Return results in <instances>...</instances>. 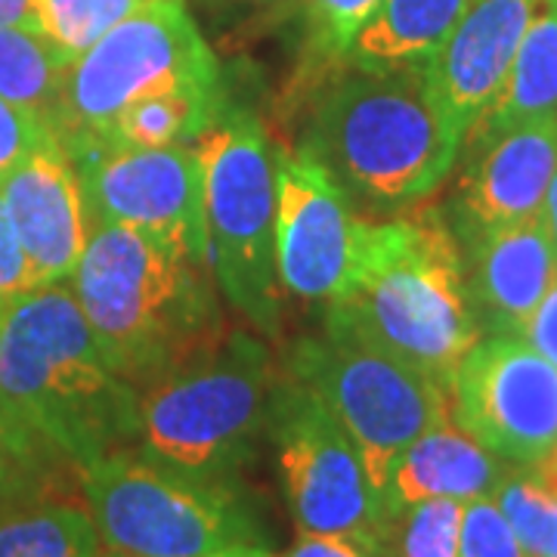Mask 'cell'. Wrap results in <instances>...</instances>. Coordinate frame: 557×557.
I'll return each mask as SVG.
<instances>
[{
    "label": "cell",
    "mask_w": 557,
    "mask_h": 557,
    "mask_svg": "<svg viewBox=\"0 0 557 557\" xmlns=\"http://www.w3.org/2000/svg\"><path fill=\"white\" fill-rule=\"evenodd\" d=\"M139 394L102 357L65 282L40 285L0 313V424L35 471H84L137 443Z\"/></svg>",
    "instance_id": "cell-1"
},
{
    "label": "cell",
    "mask_w": 557,
    "mask_h": 557,
    "mask_svg": "<svg viewBox=\"0 0 557 557\" xmlns=\"http://www.w3.org/2000/svg\"><path fill=\"white\" fill-rule=\"evenodd\" d=\"M325 307V332L399 359L443 387L480 341L465 255L440 208L362 220L347 285Z\"/></svg>",
    "instance_id": "cell-2"
},
{
    "label": "cell",
    "mask_w": 557,
    "mask_h": 557,
    "mask_svg": "<svg viewBox=\"0 0 557 557\" xmlns=\"http://www.w3.org/2000/svg\"><path fill=\"white\" fill-rule=\"evenodd\" d=\"M201 267L134 226L97 223L65 278L102 357L137 394L214 344Z\"/></svg>",
    "instance_id": "cell-3"
},
{
    "label": "cell",
    "mask_w": 557,
    "mask_h": 557,
    "mask_svg": "<svg viewBox=\"0 0 557 557\" xmlns=\"http://www.w3.org/2000/svg\"><path fill=\"white\" fill-rule=\"evenodd\" d=\"M461 134L421 69L338 78L313 109L307 152L347 196L399 208L434 193L458 159Z\"/></svg>",
    "instance_id": "cell-4"
},
{
    "label": "cell",
    "mask_w": 557,
    "mask_h": 557,
    "mask_svg": "<svg viewBox=\"0 0 557 557\" xmlns=\"http://www.w3.org/2000/svg\"><path fill=\"white\" fill-rule=\"evenodd\" d=\"M282 379L251 335L211 344L139 391L137 443L156 461L193 478L220 480L270 434Z\"/></svg>",
    "instance_id": "cell-5"
},
{
    "label": "cell",
    "mask_w": 557,
    "mask_h": 557,
    "mask_svg": "<svg viewBox=\"0 0 557 557\" xmlns=\"http://www.w3.org/2000/svg\"><path fill=\"white\" fill-rule=\"evenodd\" d=\"M102 557H205L251 536L218 480L119 449L81 471Z\"/></svg>",
    "instance_id": "cell-6"
},
{
    "label": "cell",
    "mask_w": 557,
    "mask_h": 557,
    "mask_svg": "<svg viewBox=\"0 0 557 557\" xmlns=\"http://www.w3.org/2000/svg\"><path fill=\"white\" fill-rule=\"evenodd\" d=\"M196 152L205 186L208 263L242 317L276 335V174L267 137L255 119L230 115L201 134Z\"/></svg>",
    "instance_id": "cell-7"
},
{
    "label": "cell",
    "mask_w": 557,
    "mask_h": 557,
    "mask_svg": "<svg viewBox=\"0 0 557 557\" xmlns=\"http://www.w3.org/2000/svg\"><path fill=\"white\" fill-rule=\"evenodd\" d=\"M292 379L338 418L384 508L387 480L403 449L453 418L449 391L440 381L335 332L295 344Z\"/></svg>",
    "instance_id": "cell-8"
},
{
    "label": "cell",
    "mask_w": 557,
    "mask_h": 557,
    "mask_svg": "<svg viewBox=\"0 0 557 557\" xmlns=\"http://www.w3.org/2000/svg\"><path fill=\"white\" fill-rule=\"evenodd\" d=\"M164 90H220L218 60L183 0H143L62 84L57 137H102L124 106Z\"/></svg>",
    "instance_id": "cell-9"
},
{
    "label": "cell",
    "mask_w": 557,
    "mask_h": 557,
    "mask_svg": "<svg viewBox=\"0 0 557 557\" xmlns=\"http://www.w3.org/2000/svg\"><path fill=\"white\" fill-rule=\"evenodd\" d=\"M270 437L300 533H341L387 545L394 518L375 496L354 440L298 379L278 387Z\"/></svg>",
    "instance_id": "cell-10"
},
{
    "label": "cell",
    "mask_w": 557,
    "mask_h": 557,
    "mask_svg": "<svg viewBox=\"0 0 557 557\" xmlns=\"http://www.w3.org/2000/svg\"><path fill=\"white\" fill-rule=\"evenodd\" d=\"M78 171L97 223H124L208 263L205 186L196 149L112 146L100 137L60 139Z\"/></svg>",
    "instance_id": "cell-11"
},
{
    "label": "cell",
    "mask_w": 557,
    "mask_h": 557,
    "mask_svg": "<svg viewBox=\"0 0 557 557\" xmlns=\"http://www.w3.org/2000/svg\"><path fill=\"white\" fill-rule=\"evenodd\" d=\"M453 421L520 468L557 446V366L515 335L480 338L449 381Z\"/></svg>",
    "instance_id": "cell-12"
},
{
    "label": "cell",
    "mask_w": 557,
    "mask_h": 557,
    "mask_svg": "<svg viewBox=\"0 0 557 557\" xmlns=\"http://www.w3.org/2000/svg\"><path fill=\"white\" fill-rule=\"evenodd\" d=\"M276 174V276L292 295L307 300H335L347 285L357 255L359 223L350 196L325 164L300 152H278Z\"/></svg>",
    "instance_id": "cell-13"
},
{
    "label": "cell",
    "mask_w": 557,
    "mask_h": 557,
    "mask_svg": "<svg viewBox=\"0 0 557 557\" xmlns=\"http://www.w3.org/2000/svg\"><path fill=\"white\" fill-rule=\"evenodd\" d=\"M471 159L456 193L458 233L465 242L542 214L557 171V124L530 121L465 137Z\"/></svg>",
    "instance_id": "cell-14"
},
{
    "label": "cell",
    "mask_w": 557,
    "mask_h": 557,
    "mask_svg": "<svg viewBox=\"0 0 557 557\" xmlns=\"http://www.w3.org/2000/svg\"><path fill=\"white\" fill-rule=\"evenodd\" d=\"M0 199L40 285L65 282L90 239L78 171L53 134L0 177Z\"/></svg>",
    "instance_id": "cell-15"
},
{
    "label": "cell",
    "mask_w": 557,
    "mask_h": 557,
    "mask_svg": "<svg viewBox=\"0 0 557 557\" xmlns=\"http://www.w3.org/2000/svg\"><path fill=\"white\" fill-rule=\"evenodd\" d=\"M542 0H474L421 65L424 84L461 139L493 106Z\"/></svg>",
    "instance_id": "cell-16"
},
{
    "label": "cell",
    "mask_w": 557,
    "mask_h": 557,
    "mask_svg": "<svg viewBox=\"0 0 557 557\" xmlns=\"http://www.w3.org/2000/svg\"><path fill=\"white\" fill-rule=\"evenodd\" d=\"M557 278L542 214L468 242L465 285L480 332L520 338Z\"/></svg>",
    "instance_id": "cell-17"
},
{
    "label": "cell",
    "mask_w": 557,
    "mask_h": 557,
    "mask_svg": "<svg viewBox=\"0 0 557 557\" xmlns=\"http://www.w3.org/2000/svg\"><path fill=\"white\" fill-rule=\"evenodd\" d=\"M508 474L505 458L493 456L449 418L403 449L387 480V511L399 518L434 498H493Z\"/></svg>",
    "instance_id": "cell-18"
},
{
    "label": "cell",
    "mask_w": 557,
    "mask_h": 557,
    "mask_svg": "<svg viewBox=\"0 0 557 557\" xmlns=\"http://www.w3.org/2000/svg\"><path fill=\"white\" fill-rule=\"evenodd\" d=\"M474 0H381L347 57L362 72L421 69L453 35Z\"/></svg>",
    "instance_id": "cell-19"
},
{
    "label": "cell",
    "mask_w": 557,
    "mask_h": 557,
    "mask_svg": "<svg viewBox=\"0 0 557 557\" xmlns=\"http://www.w3.org/2000/svg\"><path fill=\"white\" fill-rule=\"evenodd\" d=\"M530 121L557 124V0H542L502 94L465 137Z\"/></svg>",
    "instance_id": "cell-20"
},
{
    "label": "cell",
    "mask_w": 557,
    "mask_h": 557,
    "mask_svg": "<svg viewBox=\"0 0 557 557\" xmlns=\"http://www.w3.org/2000/svg\"><path fill=\"white\" fill-rule=\"evenodd\" d=\"M0 498V557H102L87 502L22 496Z\"/></svg>",
    "instance_id": "cell-21"
},
{
    "label": "cell",
    "mask_w": 557,
    "mask_h": 557,
    "mask_svg": "<svg viewBox=\"0 0 557 557\" xmlns=\"http://www.w3.org/2000/svg\"><path fill=\"white\" fill-rule=\"evenodd\" d=\"M218 115L220 90H164L124 106L100 139L137 149L186 146L214 127Z\"/></svg>",
    "instance_id": "cell-22"
},
{
    "label": "cell",
    "mask_w": 557,
    "mask_h": 557,
    "mask_svg": "<svg viewBox=\"0 0 557 557\" xmlns=\"http://www.w3.org/2000/svg\"><path fill=\"white\" fill-rule=\"evenodd\" d=\"M75 62L44 35L0 25V97L57 124L62 84ZM57 134V131H53Z\"/></svg>",
    "instance_id": "cell-23"
},
{
    "label": "cell",
    "mask_w": 557,
    "mask_h": 557,
    "mask_svg": "<svg viewBox=\"0 0 557 557\" xmlns=\"http://www.w3.org/2000/svg\"><path fill=\"white\" fill-rule=\"evenodd\" d=\"M38 32L78 62L97 40L127 20L143 0H35Z\"/></svg>",
    "instance_id": "cell-24"
},
{
    "label": "cell",
    "mask_w": 557,
    "mask_h": 557,
    "mask_svg": "<svg viewBox=\"0 0 557 557\" xmlns=\"http://www.w3.org/2000/svg\"><path fill=\"white\" fill-rule=\"evenodd\" d=\"M493 502L505 515L508 527L515 530L527 555L552 557V542L557 533V502L539 486L527 468L502 480Z\"/></svg>",
    "instance_id": "cell-25"
},
{
    "label": "cell",
    "mask_w": 557,
    "mask_h": 557,
    "mask_svg": "<svg viewBox=\"0 0 557 557\" xmlns=\"http://www.w3.org/2000/svg\"><path fill=\"white\" fill-rule=\"evenodd\" d=\"M461 515L465 502L434 498L406 511L403 557H461Z\"/></svg>",
    "instance_id": "cell-26"
},
{
    "label": "cell",
    "mask_w": 557,
    "mask_h": 557,
    "mask_svg": "<svg viewBox=\"0 0 557 557\" xmlns=\"http://www.w3.org/2000/svg\"><path fill=\"white\" fill-rule=\"evenodd\" d=\"M461 557H530L493 498L465 502Z\"/></svg>",
    "instance_id": "cell-27"
},
{
    "label": "cell",
    "mask_w": 557,
    "mask_h": 557,
    "mask_svg": "<svg viewBox=\"0 0 557 557\" xmlns=\"http://www.w3.org/2000/svg\"><path fill=\"white\" fill-rule=\"evenodd\" d=\"M381 0H310V16L322 47L335 57H347L362 22L375 13Z\"/></svg>",
    "instance_id": "cell-28"
},
{
    "label": "cell",
    "mask_w": 557,
    "mask_h": 557,
    "mask_svg": "<svg viewBox=\"0 0 557 557\" xmlns=\"http://www.w3.org/2000/svg\"><path fill=\"white\" fill-rule=\"evenodd\" d=\"M50 137H53V127L40 119L38 112H28L0 97V177Z\"/></svg>",
    "instance_id": "cell-29"
},
{
    "label": "cell",
    "mask_w": 557,
    "mask_h": 557,
    "mask_svg": "<svg viewBox=\"0 0 557 557\" xmlns=\"http://www.w3.org/2000/svg\"><path fill=\"white\" fill-rule=\"evenodd\" d=\"M32 288H40V282L22 251L20 236H16L10 214L3 208V199H0V310Z\"/></svg>",
    "instance_id": "cell-30"
},
{
    "label": "cell",
    "mask_w": 557,
    "mask_h": 557,
    "mask_svg": "<svg viewBox=\"0 0 557 557\" xmlns=\"http://www.w3.org/2000/svg\"><path fill=\"white\" fill-rule=\"evenodd\" d=\"M387 552L384 542L341 533H300L288 557H381Z\"/></svg>",
    "instance_id": "cell-31"
},
{
    "label": "cell",
    "mask_w": 557,
    "mask_h": 557,
    "mask_svg": "<svg viewBox=\"0 0 557 557\" xmlns=\"http://www.w3.org/2000/svg\"><path fill=\"white\" fill-rule=\"evenodd\" d=\"M520 338L527 341V344H533L542 357L552 359L557 366V278L555 285L548 288V295L536 307V313L530 317Z\"/></svg>",
    "instance_id": "cell-32"
},
{
    "label": "cell",
    "mask_w": 557,
    "mask_h": 557,
    "mask_svg": "<svg viewBox=\"0 0 557 557\" xmlns=\"http://www.w3.org/2000/svg\"><path fill=\"white\" fill-rule=\"evenodd\" d=\"M38 471L32 465H25V458L16 453L13 440L7 437L3 424H0V498L10 496L13 490L25 486V480L35 478Z\"/></svg>",
    "instance_id": "cell-33"
},
{
    "label": "cell",
    "mask_w": 557,
    "mask_h": 557,
    "mask_svg": "<svg viewBox=\"0 0 557 557\" xmlns=\"http://www.w3.org/2000/svg\"><path fill=\"white\" fill-rule=\"evenodd\" d=\"M0 25H16L25 32H38V3L35 0H0Z\"/></svg>",
    "instance_id": "cell-34"
},
{
    "label": "cell",
    "mask_w": 557,
    "mask_h": 557,
    "mask_svg": "<svg viewBox=\"0 0 557 557\" xmlns=\"http://www.w3.org/2000/svg\"><path fill=\"white\" fill-rule=\"evenodd\" d=\"M527 471L536 478V483L548 493V496L557 502V446L548 453V456H542L533 465H527Z\"/></svg>",
    "instance_id": "cell-35"
},
{
    "label": "cell",
    "mask_w": 557,
    "mask_h": 557,
    "mask_svg": "<svg viewBox=\"0 0 557 557\" xmlns=\"http://www.w3.org/2000/svg\"><path fill=\"white\" fill-rule=\"evenodd\" d=\"M542 223H545V233L552 239V248L557 255V171L552 183H548V193H545V201H542Z\"/></svg>",
    "instance_id": "cell-36"
},
{
    "label": "cell",
    "mask_w": 557,
    "mask_h": 557,
    "mask_svg": "<svg viewBox=\"0 0 557 557\" xmlns=\"http://www.w3.org/2000/svg\"><path fill=\"white\" fill-rule=\"evenodd\" d=\"M205 557H273L270 552H263L258 545H248V542H236V545H226L220 552H211Z\"/></svg>",
    "instance_id": "cell-37"
},
{
    "label": "cell",
    "mask_w": 557,
    "mask_h": 557,
    "mask_svg": "<svg viewBox=\"0 0 557 557\" xmlns=\"http://www.w3.org/2000/svg\"><path fill=\"white\" fill-rule=\"evenodd\" d=\"M552 557H557V533H555V542H552Z\"/></svg>",
    "instance_id": "cell-38"
},
{
    "label": "cell",
    "mask_w": 557,
    "mask_h": 557,
    "mask_svg": "<svg viewBox=\"0 0 557 557\" xmlns=\"http://www.w3.org/2000/svg\"><path fill=\"white\" fill-rule=\"evenodd\" d=\"M0 313H3V310H0Z\"/></svg>",
    "instance_id": "cell-39"
}]
</instances>
